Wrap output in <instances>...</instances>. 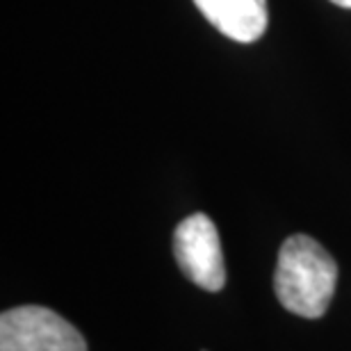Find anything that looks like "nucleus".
<instances>
[{
  "label": "nucleus",
  "mask_w": 351,
  "mask_h": 351,
  "mask_svg": "<svg viewBox=\"0 0 351 351\" xmlns=\"http://www.w3.org/2000/svg\"><path fill=\"white\" fill-rule=\"evenodd\" d=\"M338 285V265L317 240L292 235L278 251L274 292L280 306L306 319L322 317Z\"/></svg>",
  "instance_id": "1"
},
{
  "label": "nucleus",
  "mask_w": 351,
  "mask_h": 351,
  "mask_svg": "<svg viewBox=\"0 0 351 351\" xmlns=\"http://www.w3.org/2000/svg\"><path fill=\"white\" fill-rule=\"evenodd\" d=\"M173 256L185 278L203 290L219 292L226 283L219 233L208 215H189L178 223L173 233Z\"/></svg>",
  "instance_id": "3"
},
{
  "label": "nucleus",
  "mask_w": 351,
  "mask_h": 351,
  "mask_svg": "<svg viewBox=\"0 0 351 351\" xmlns=\"http://www.w3.org/2000/svg\"><path fill=\"white\" fill-rule=\"evenodd\" d=\"M0 351H87V342L58 313L21 306L0 317Z\"/></svg>",
  "instance_id": "2"
},
{
  "label": "nucleus",
  "mask_w": 351,
  "mask_h": 351,
  "mask_svg": "<svg viewBox=\"0 0 351 351\" xmlns=\"http://www.w3.org/2000/svg\"><path fill=\"white\" fill-rule=\"evenodd\" d=\"M331 3H335V5L347 7V10H351V0H331Z\"/></svg>",
  "instance_id": "5"
},
{
  "label": "nucleus",
  "mask_w": 351,
  "mask_h": 351,
  "mask_svg": "<svg viewBox=\"0 0 351 351\" xmlns=\"http://www.w3.org/2000/svg\"><path fill=\"white\" fill-rule=\"evenodd\" d=\"M201 14L228 39L251 44L267 30V0H194Z\"/></svg>",
  "instance_id": "4"
}]
</instances>
